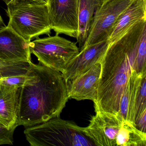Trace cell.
Masks as SVG:
<instances>
[{"mask_svg": "<svg viewBox=\"0 0 146 146\" xmlns=\"http://www.w3.org/2000/svg\"><path fill=\"white\" fill-rule=\"evenodd\" d=\"M100 72V63H98L87 71L67 82L69 99L90 100L95 103Z\"/></svg>", "mask_w": 146, "mask_h": 146, "instance_id": "obj_11", "label": "cell"}, {"mask_svg": "<svg viewBox=\"0 0 146 146\" xmlns=\"http://www.w3.org/2000/svg\"><path fill=\"white\" fill-rule=\"evenodd\" d=\"M20 88L0 83V123L9 129L18 126Z\"/></svg>", "mask_w": 146, "mask_h": 146, "instance_id": "obj_12", "label": "cell"}, {"mask_svg": "<svg viewBox=\"0 0 146 146\" xmlns=\"http://www.w3.org/2000/svg\"><path fill=\"white\" fill-rule=\"evenodd\" d=\"M52 30L76 38L78 31V0H48Z\"/></svg>", "mask_w": 146, "mask_h": 146, "instance_id": "obj_8", "label": "cell"}, {"mask_svg": "<svg viewBox=\"0 0 146 146\" xmlns=\"http://www.w3.org/2000/svg\"><path fill=\"white\" fill-rule=\"evenodd\" d=\"M146 18V0H133L119 15L108 39L109 44L118 40L132 26Z\"/></svg>", "mask_w": 146, "mask_h": 146, "instance_id": "obj_13", "label": "cell"}, {"mask_svg": "<svg viewBox=\"0 0 146 146\" xmlns=\"http://www.w3.org/2000/svg\"><path fill=\"white\" fill-rule=\"evenodd\" d=\"M133 0H108L102 2L95 12L87 40L80 49L108 40L119 15Z\"/></svg>", "mask_w": 146, "mask_h": 146, "instance_id": "obj_7", "label": "cell"}, {"mask_svg": "<svg viewBox=\"0 0 146 146\" xmlns=\"http://www.w3.org/2000/svg\"><path fill=\"white\" fill-rule=\"evenodd\" d=\"M146 112H144L135 123V125L139 130L142 132L146 133Z\"/></svg>", "mask_w": 146, "mask_h": 146, "instance_id": "obj_21", "label": "cell"}, {"mask_svg": "<svg viewBox=\"0 0 146 146\" xmlns=\"http://www.w3.org/2000/svg\"><path fill=\"white\" fill-rule=\"evenodd\" d=\"M133 71L121 96L119 114L125 121L134 124V111L138 86L143 75Z\"/></svg>", "mask_w": 146, "mask_h": 146, "instance_id": "obj_14", "label": "cell"}, {"mask_svg": "<svg viewBox=\"0 0 146 146\" xmlns=\"http://www.w3.org/2000/svg\"><path fill=\"white\" fill-rule=\"evenodd\" d=\"M29 46L39 64L62 73L80 51L76 43L56 35L36 38L29 42Z\"/></svg>", "mask_w": 146, "mask_h": 146, "instance_id": "obj_6", "label": "cell"}, {"mask_svg": "<svg viewBox=\"0 0 146 146\" xmlns=\"http://www.w3.org/2000/svg\"><path fill=\"white\" fill-rule=\"evenodd\" d=\"M100 0H78V31L77 42L80 48L87 40L95 12Z\"/></svg>", "mask_w": 146, "mask_h": 146, "instance_id": "obj_15", "label": "cell"}, {"mask_svg": "<svg viewBox=\"0 0 146 146\" xmlns=\"http://www.w3.org/2000/svg\"><path fill=\"white\" fill-rule=\"evenodd\" d=\"M30 42L24 40L11 27L6 26L0 30V60L31 62Z\"/></svg>", "mask_w": 146, "mask_h": 146, "instance_id": "obj_10", "label": "cell"}, {"mask_svg": "<svg viewBox=\"0 0 146 146\" xmlns=\"http://www.w3.org/2000/svg\"><path fill=\"white\" fill-rule=\"evenodd\" d=\"M108 40L100 42L80 49L78 54L70 60L62 73L66 82L74 79L91 68L101 60L108 45Z\"/></svg>", "mask_w": 146, "mask_h": 146, "instance_id": "obj_9", "label": "cell"}, {"mask_svg": "<svg viewBox=\"0 0 146 146\" xmlns=\"http://www.w3.org/2000/svg\"><path fill=\"white\" fill-rule=\"evenodd\" d=\"M2 1H4L6 5H7L8 4H10V3H12L13 1H16L17 0H2Z\"/></svg>", "mask_w": 146, "mask_h": 146, "instance_id": "obj_23", "label": "cell"}, {"mask_svg": "<svg viewBox=\"0 0 146 146\" xmlns=\"http://www.w3.org/2000/svg\"><path fill=\"white\" fill-rule=\"evenodd\" d=\"M20 88L18 124L30 127L59 117L68 101L67 82L62 73L31 64Z\"/></svg>", "mask_w": 146, "mask_h": 146, "instance_id": "obj_2", "label": "cell"}, {"mask_svg": "<svg viewBox=\"0 0 146 146\" xmlns=\"http://www.w3.org/2000/svg\"><path fill=\"white\" fill-rule=\"evenodd\" d=\"M24 134L31 146H95L83 127L59 117L27 127Z\"/></svg>", "mask_w": 146, "mask_h": 146, "instance_id": "obj_5", "label": "cell"}, {"mask_svg": "<svg viewBox=\"0 0 146 146\" xmlns=\"http://www.w3.org/2000/svg\"><path fill=\"white\" fill-rule=\"evenodd\" d=\"M16 128L9 129L0 123V145L3 144L13 145V134Z\"/></svg>", "mask_w": 146, "mask_h": 146, "instance_id": "obj_20", "label": "cell"}, {"mask_svg": "<svg viewBox=\"0 0 146 146\" xmlns=\"http://www.w3.org/2000/svg\"><path fill=\"white\" fill-rule=\"evenodd\" d=\"M146 112V73L143 75L138 86L134 111V124Z\"/></svg>", "mask_w": 146, "mask_h": 146, "instance_id": "obj_17", "label": "cell"}, {"mask_svg": "<svg viewBox=\"0 0 146 146\" xmlns=\"http://www.w3.org/2000/svg\"><path fill=\"white\" fill-rule=\"evenodd\" d=\"M32 63V61L5 62L0 60V79L13 76L26 75Z\"/></svg>", "mask_w": 146, "mask_h": 146, "instance_id": "obj_16", "label": "cell"}, {"mask_svg": "<svg viewBox=\"0 0 146 146\" xmlns=\"http://www.w3.org/2000/svg\"><path fill=\"white\" fill-rule=\"evenodd\" d=\"M6 26V25L5 24V23H4V21H3V19H2V17H1V16L0 15V30L4 29Z\"/></svg>", "mask_w": 146, "mask_h": 146, "instance_id": "obj_22", "label": "cell"}, {"mask_svg": "<svg viewBox=\"0 0 146 146\" xmlns=\"http://www.w3.org/2000/svg\"><path fill=\"white\" fill-rule=\"evenodd\" d=\"M37 1H41V2H43V3L46 4H48V0H37Z\"/></svg>", "mask_w": 146, "mask_h": 146, "instance_id": "obj_24", "label": "cell"}, {"mask_svg": "<svg viewBox=\"0 0 146 146\" xmlns=\"http://www.w3.org/2000/svg\"><path fill=\"white\" fill-rule=\"evenodd\" d=\"M135 71L138 74L146 73V31L143 33L139 43Z\"/></svg>", "mask_w": 146, "mask_h": 146, "instance_id": "obj_18", "label": "cell"}, {"mask_svg": "<svg viewBox=\"0 0 146 146\" xmlns=\"http://www.w3.org/2000/svg\"><path fill=\"white\" fill-rule=\"evenodd\" d=\"M146 31V18L108 45L100 61L101 72L95 108L113 114L119 112L121 96L135 70L138 46Z\"/></svg>", "mask_w": 146, "mask_h": 146, "instance_id": "obj_1", "label": "cell"}, {"mask_svg": "<svg viewBox=\"0 0 146 146\" xmlns=\"http://www.w3.org/2000/svg\"><path fill=\"white\" fill-rule=\"evenodd\" d=\"M27 77V73L26 75L8 77L0 79V83L7 86H15L21 88L24 84Z\"/></svg>", "mask_w": 146, "mask_h": 146, "instance_id": "obj_19", "label": "cell"}, {"mask_svg": "<svg viewBox=\"0 0 146 146\" xmlns=\"http://www.w3.org/2000/svg\"><path fill=\"white\" fill-rule=\"evenodd\" d=\"M7 26L27 41L42 35L50 36L51 22L47 4L37 0H17L7 5Z\"/></svg>", "mask_w": 146, "mask_h": 146, "instance_id": "obj_4", "label": "cell"}, {"mask_svg": "<svg viewBox=\"0 0 146 146\" xmlns=\"http://www.w3.org/2000/svg\"><path fill=\"white\" fill-rule=\"evenodd\" d=\"M108 1V0H100L101 2H104V1Z\"/></svg>", "mask_w": 146, "mask_h": 146, "instance_id": "obj_25", "label": "cell"}, {"mask_svg": "<svg viewBox=\"0 0 146 146\" xmlns=\"http://www.w3.org/2000/svg\"><path fill=\"white\" fill-rule=\"evenodd\" d=\"M95 108V115L83 130L95 146H146V133L125 120L119 113L113 114Z\"/></svg>", "mask_w": 146, "mask_h": 146, "instance_id": "obj_3", "label": "cell"}]
</instances>
